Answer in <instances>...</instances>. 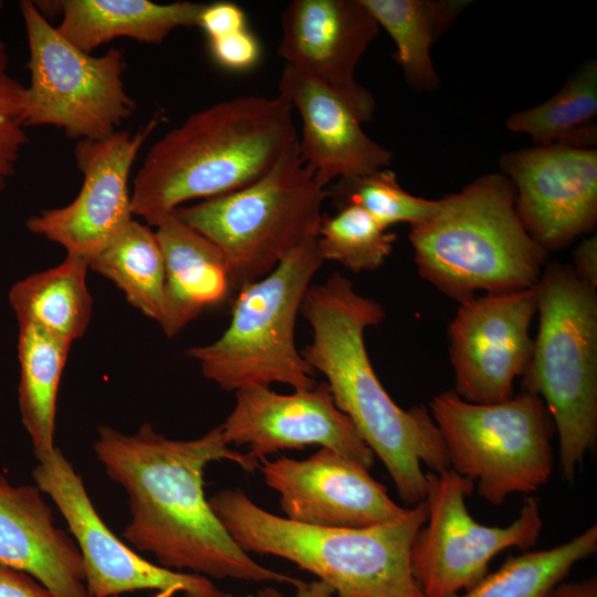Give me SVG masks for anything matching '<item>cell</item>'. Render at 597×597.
I'll use <instances>...</instances> for the list:
<instances>
[{
	"mask_svg": "<svg viewBox=\"0 0 597 597\" xmlns=\"http://www.w3.org/2000/svg\"><path fill=\"white\" fill-rule=\"evenodd\" d=\"M93 449L108 478L128 496L130 522L124 538L153 554L160 566L217 579L297 583L244 552L206 498L209 463L227 460L245 472L260 467L248 452L230 448L221 426L191 440L169 439L148 422L133 434L102 426Z\"/></svg>",
	"mask_w": 597,
	"mask_h": 597,
	"instance_id": "cell-1",
	"label": "cell"
},
{
	"mask_svg": "<svg viewBox=\"0 0 597 597\" xmlns=\"http://www.w3.org/2000/svg\"><path fill=\"white\" fill-rule=\"evenodd\" d=\"M301 314L312 328L302 357L325 376L336 407L381 460L400 499L410 506L425 501L422 465L438 472L450 468L449 460L430 410L399 407L371 365L365 331L383 322L384 307L335 272L308 287Z\"/></svg>",
	"mask_w": 597,
	"mask_h": 597,
	"instance_id": "cell-2",
	"label": "cell"
},
{
	"mask_svg": "<svg viewBox=\"0 0 597 597\" xmlns=\"http://www.w3.org/2000/svg\"><path fill=\"white\" fill-rule=\"evenodd\" d=\"M280 94L218 102L187 117L148 150L132 187L133 214L156 226L182 203L239 190L298 142Z\"/></svg>",
	"mask_w": 597,
	"mask_h": 597,
	"instance_id": "cell-3",
	"label": "cell"
},
{
	"mask_svg": "<svg viewBox=\"0 0 597 597\" xmlns=\"http://www.w3.org/2000/svg\"><path fill=\"white\" fill-rule=\"evenodd\" d=\"M209 503L244 552L287 559L331 586L337 597L422 594L411 574L410 551L427 520L425 501L398 520L362 528L298 523L260 507L241 489L217 492Z\"/></svg>",
	"mask_w": 597,
	"mask_h": 597,
	"instance_id": "cell-4",
	"label": "cell"
},
{
	"mask_svg": "<svg viewBox=\"0 0 597 597\" xmlns=\"http://www.w3.org/2000/svg\"><path fill=\"white\" fill-rule=\"evenodd\" d=\"M515 189L503 174H488L439 199L434 212L411 226L419 275L459 304L485 294L532 289L548 252L524 229Z\"/></svg>",
	"mask_w": 597,
	"mask_h": 597,
	"instance_id": "cell-5",
	"label": "cell"
},
{
	"mask_svg": "<svg viewBox=\"0 0 597 597\" xmlns=\"http://www.w3.org/2000/svg\"><path fill=\"white\" fill-rule=\"evenodd\" d=\"M534 290L540 320L524 391L546 406L563 478L573 482L597 442V289L569 263L548 261Z\"/></svg>",
	"mask_w": 597,
	"mask_h": 597,
	"instance_id": "cell-6",
	"label": "cell"
},
{
	"mask_svg": "<svg viewBox=\"0 0 597 597\" xmlns=\"http://www.w3.org/2000/svg\"><path fill=\"white\" fill-rule=\"evenodd\" d=\"M297 144L247 187L174 211L222 252L232 291L262 279L318 235L329 193L315 180Z\"/></svg>",
	"mask_w": 597,
	"mask_h": 597,
	"instance_id": "cell-7",
	"label": "cell"
},
{
	"mask_svg": "<svg viewBox=\"0 0 597 597\" xmlns=\"http://www.w3.org/2000/svg\"><path fill=\"white\" fill-rule=\"evenodd\" d=\"M323 263L314 237L269 274L239 290L221 336L187 350L203 376L228 391L273 383L294 390L313 388L315 370L297 349L294 329L304 296Z\"/></svg>",
	"mask_w": 597,
	"mask_h": 597,
	"instance_id": "cell-8",
	"label": "cell"
},
{
	"mask_svg": "<svg viewBox=\"0 0 597 597\" xmlns=\"http://www.w3.org/2000/svg\"><path fill=\"white\" fill-rule=\"evenodd\" d=\"M449 467L476 483L492 505L531 494L549 480L555 427L543 400L523 391L495 404H473L447 390L429 406Z\"/></svg>",
	"mask_w": 597,
	"mask_h": 597,
	"instance_id": "cell-9",
	"label": "cell"
},
{
	"mask_svg": "<svg viewBox=\"0 0 597 597\" xmlns=\"http://www.w3.org/2000/svg\"><path fill=\"white\" fill-rule=\"evenodd\" d=\"M30 84L25 86L24 126H54L73 139L96 140L117 132L136 108L127 94L122 51L86 53L53 27L35 6L22 1Z\"/></svg>",
	"mask_w": 597,
	"mask_h": 597,
	"instance_id": "cell-10",
	"label": "cell"
},
{
	"mask_svg": "<svg viewBox=\"0 0 597 597\" xmlns=\"http://www.w3.org/2000/svg\"><path fill=\"white\" fill-rule=\"evenodd\" d=\"M474 484L448 468L426 473L427 520L410 551L412 577L425 597H457L482 580L501 552L535 546L543 528L540 504L526 496L506 526L479 523L465 499Z\"/></svg>",
	"mask_w": 597,
	"mask_h": 597,
	"instance_id": "cell-11",
	"label": "cell"
},
{
	"mask_svg": "<svg viewBox=\"0 0 597 597\" xmlns=\"http://www.w3.org/2000/svg\"><path fill=\"white\" fill-rule=\"evenodd\" d=\"M36 488L55 504L81 554L90 597H115L149 589L184 597H231L208 577L154 564L118 538L98 515L81 475L55 447L35 454Z\"/></svg>",
	"mask_w": 597,
	"mask_h": 597,
	"instance_id": "cell-12",
	"label": "cell"
},
{
	"mask_svg": "<svg viewBox=\"0 0 597 597\" xmlns=\"http://www.w3.org/2000/svg\"><path fill=\"white\" fill-rule=\"evenodd\" d=\"M537 312L534 287L474 296L459 304L449 325L455 394L473 404L514 396L534 347L530 328Z\"/></svg>",
	"mask_w": 597,
	"mask_h": 597,
	"instance_id": "cell-13",
	"label": "cell"
},
{
	"mask_svg": "<svg viewBox=\"0 0 597 597\" xmlns=\"http://www.w3.org/2000/svg\"><path fill=\"white\" fill-rule=\"evenodd\" d=\"M157 124L156 117L136 133L117 130L103 139L78 140L74 158L83 181L77 196L64 207L30 217L27 228L66 254L90 260L133 219L129 175Z\"/></svg>",
	"mask_w": 597,
	"mask_h": 597,
	"instance_id": "cell-14",
	"label": "cell"
},
{
	"mask_svg": "<svg viewBox=\"0 0 597 597\" xmlns=\"http://www.w3.org/2000/svg\"><path fill=\"white\" fill-rule=\"evenodd\" d=\"M517 216L547 252L569 245L597 222V149L535 145L504 154Z\"/></svg>",
	"mask_w": 597,
	"mask_h": 597,
	"instance_id": "cell-15",
	"label": "cell"
},
{
	"mask_svg": "<svg viewBox=\"0 0 597 597\" xmlns=\"http://www.w3.org/2000/svg\"><path fill=\"white\" fill-rule=\"evenodd\" d=\"M220 426L229 446H247L258 462L282 450L318 446L368 470L374 464L373 451L336 407L326 383L292 394H279L266 386L240 389Z\"/></svg>",
	"mask_w": 597,
	"mask_h": 597,
	"instance_id": "cell-16",
	"label": "cell"
},
{
	"mask_svg": "<svg viewBox=\"0 0 597 597\" xmlns=\"http://www.w3.org/2000/svg\"><path fill=\"white\" fill-rule=\"evenodd\" d=\"M279 55L318 81L352 109L373 119L376 101L360 85L356 67L380 28L362 0H294L281 18Z\"/></svg>",
	"mask_w": 597,
	"mask_h": 597,
	"instance_id": "cell-17",
	"label": "cell"
},
{
	"mask_svg": "<svg viewBox=\"0 0 597 597\" xmlns=\"http://www.w3.org/2000/svg\"><path fill=\"white\" fill-rule=\"evenodd\" d=\"M265 484L280 496L284 517L310 525L362 528L392 522L408 507L362 464L320 448L305 460H262Z\"/></svg>",
	"mask_w": 597,
	"mask_h": 597,
	"instance_id": "cell-18",
	"label": "cell"
},
{
	"mask_svg": "<svg viewBox=\"0 0 597 597\" xmlns=\"http://www.w3.org/2000/svg\"><path fill=\"white\" fill-rule=\"evenodd\" d=\"M279 94L302 121L301 156L322 187L334 180L387 168L392 151L370 138L362 123L332 90L285 64Z\"/></svg>",
	"mask_w": 597,
	"mask_h": 597,
	"instance_id": "cell-19",
	"label": "cell"
},
{
	"mask_svg": "<svg viewBox=\"0 0 597 597\" xmlns=\"http://www.w3.org/2000/svg\"><path fill=\"white\" fill-rule=\"evenodd\" d=\"M0 566L24 572L55 597H90L78 548L42 492L0 474Z\"/></svg>",
	"mask_w": 597,
	"mask_h": 597,
	"instance_id": "cell-20",
	"label": "cell"
},
{
	"mask_svg": "<svg viewBox=\"0 0 597 597\" xmlns=\"http://www.w3.org/2000/svg\"><path fill=\"white\" fill-rule=\"evenodd\" d=\"M155 228L165 264L158 324L167 337H172L205 310L229 296L231 277L222 252L174 212Z\"/></svg>",
	"mask_w": 597,
	"mask_h": 597,
	"instance_id": "cell-21",
	"label": "cell"
},
{
	"mask_svg": "<svg viewBox=\"0 0 597 597\" xmlns=\"http://www.w3.org/2000/svg\"><path fill=\"white\" fill-rule=\"evenodd\" d=\"M59 32L80 50L91 53L115 38L158 44L177 28L199 27L206 3L148 0H64Z\"/></svg>",
	"mask_w": 597,
	"mask_h": 597,
	"instance_id": "cell-22",
	"label": "cell"
},
{
	"mask_svg": "<svg viewBox=\"0 0 597 597\" xmlns=\"http://www.w3.org/2000/svg\"><path fill=\"white\" fill-rule=\"evenodd\" d=\"M88 270V260L66 254L59 265L17 282L9 301L19 324H32L71 343L82 337L93 311Z\"/></svg>",
	"mask_w": 597,
	"mask_h": 597,
	"instance_id": "cell-23",
	"label": "cell"
},
{
	"mask_svg": "<svg viewBox=\"0 0 597 597\" xmlns=\"http://www.w3.org/2000/svg\"><path fill=\"white\" fill-rule=\"evenodd\" d=\"M379 28L395 43L394 60L407 83L419 92L432 91L439 83L430 49L462 11L468 0H362Z\"/></svg>",
	"mask_w": 597,
	"mask_h": 597,
	"instance_id": "cell-24",
	"label": "cell"
},
{
	"mask_svg": "<svg viewBox=\"0 0 597 597\" xmlns=\"http://www.w3.org/2000/svg\"><path fill=\"white\" fill-rule=\"evenodd\" d=\"M71 344L32 324H19V408L34 454L56 447V401Z\"/></svg>",
	"mask_w": 597,
	"mask_h": 597,
	"instance_id": "cell-25",
	"label": "cell"
},
{
	"mask_svg": "<svg viewBox=\"0 0 597 597\" xmlns=\"http://www.w3.org/2000/svg\"><path fill=\"white\" fill-rule=\"evenodd\" d=\"M597 62L589 60L545 102L513 113L506 127L535 145L596 148Z\"/></svg>",
	"mask_w": 597,
	"mask_h": 597,
	"instance_id": "cell-26",
	"label": "cell"
},
{
	"mask_svg": "<svg viewBox=\"0 0 597 597\" xmlns=\"http://www.w3.org/2000/svg\"><path fill=\"white\" fill-rule=\"evenodd\" d=\"M88 266L112 281L132 306L159 322L165 264L158 239L149 226L132 219L88 260Z\"/></svg>",
	"mask_w": 597,
	"mask_h": 597,
	"instance_id": "cell-27",
	"label": "cell"
},
{
	"mask_svg": "<svg viewBox=\"0 0 597 597\" xmlns=\"http://www.w3.org/2000/svg\"><path fill=\"white\" fill-rule=\"evenodd\" d=\"M597 552V525L551 548L509 557L494 573L457 597H546L570 569Z\"/></svg>",
	"mask_w": 597,
	"mask_h": 597,
	"instance_id": "cell-28",
	"label": "cell"
},
{
	"mask_svg": "<svg viewBox=\"0 0 597 597\" xmlns=\"http://www.w3.org/2000/svg\"><path fill=\"white\" fill-rule=\"evenodd\" d=\"M396 239L364 209L345 206L336 214L323 217L317 248L324 261H335L358 273L380 268Z\"/></svg>",
	"mask_w": 597,
	"mask_h": 597,
	"instance_id": "cell-29",
	"label": "cell"
},
{
	"mask_svg": "<svg viewBox=\"0 0 597 597\" xmlns=\"http://www.w3.org/2000/svg\"><path fill=\"white\" fill-rule=\"evenodd\" d=\"M327 191L338 209L357 206L385 229L400 222L417 224L430 217L439 205V199L409 193L388 168L365 176L338 179Z\"/></svg>",
	"mask_w": 597,
	"mask_h": 597,
	"instance_id": "cell-30",
	"label": "cell"
},
{
	"mask_svg": "<svg viewBox=\"0 0 597 597\" xmlns=\"http://www.w3.org/2000/svg\"><path fill=\"white\" fill-rule=\"evenodd\" d=\"M25 86L9 71V55L0 35V190L14 175L28 143L24 126Z\"/></svg>",
	"mask_w": 597,
	"mask_h": 597,
	"instance_id": "cell-31",
	"label": "cell"
},
{
	"mask_svg": "<svg viewBox=\"0 0 597 597\" xmlns=\"http://www.w3.org/2000/svg\"><path fill=\"white\" fill-rule=\"evenodd\" d=\"M210 52L216 62L231 71L253 67L261 56L258 39L245 28L219 38L209 39Z\"/></svg>",
	"mask_w": 597,
	"mask_h": 597,
	"instance_id": "cell-32",
	"label": "cell"
},
{
	"mask_svg": "<svg viewBox=\"0 0 597 597\" xmlns=\"http://www.w3.org/2000/svg\"><path fill=\"white\" fill-rule=\"evenodd\" d=\"M199 28L209 39L219 38L245 29V13L238 4L229 1L206 4L200 15Z\"/></svg>",
	"mask_w": 597,
	"mask_h": 597,
	"instance_id": "cell-33",
	"label": "cell"
},
{
	"mask_svg": "<svg viewBox=\"0 0 597 597\" xmlns=\"http://www.w3.org/2000/svg\"><path fill=\"white\" fill-rule=\"evenodd\" d=\"M0 597H55L29 574L0 566Z\"/></svg>",
	"mask_w": 597,
	"mask_h": 597,
	"instance_id": "cell-34",
	"label": "cell"
},
{
	"mask_svg": "<svg viewBox=\"0 0 597 597\" xmlns=\"http://www.w3.org/2000/svg\"><path fill=\"white\" fill-rule=\"evenodd\" d=\"M578 280L597 289V235H589L580 241L573 252L569 263Z\"/></svg>",
	"mask_w": 597,
	"mask_h": 597,
	"instance_id": "cell-35",
	"label": "cell"
},
{
	"mask_svg": "<svg viewBox=\"0 0 597 597\" xmlns=\"http://www.w3.org/2000/svg\"><path fill=\"white\" fill-rule=\"evenodd\" d=\"M546 597H597V578L593 576L577 582H562Z\"/></svg>",
	"mask_w": 597,
	"mask_h": 597,
	"instance_id": "cell-36",
	"label": "cell"
},
{
	"mask_svg": "<svg viewBox=\"0 0 597 597\" xmlns=\"http://www.w3.org/2000/svg\"><path fill=\"white\" fill-rule=\"evenodd\" d=\"M293 586L294 593L289 597H337L334 589L320 579L313 582L298 579Z\"/></svg>",
	"mask_w": 597,
	"mask_h": 597,
	"instance_id": "cell-37",
	"label": "cell"
},
{
	"mask_svg": "<svg viewBox=\"0 0 597 597\" xmlns=\"http://www.w3.org/2000/svg\"><path fill=\"white\" fill-rule=\"evenodd\" d=\"M253 597H286L276 588L266 586L263 589L259 590Z\"/></svg>",
	"mask_w": 597,
	"mask_h": 597,
	"instance_id": "cell-38",
	"label": "cell"
},
{
	"mask_svg": "<svg viewBox=\"0 0 597 597\" xmlns=\"http://www.w3.org/2000/svg\"><path fill=\"white\" fill-rule=\"evenodd\" d=\"M175 595H176L175 591L161 590V591H155L154 594H151L148 597H174ZM115 597H119V596H115Z\"/></svg>",
	"mask_w": 597,
	"mask_h": 597,
	"instance_id": "cell-39",
	"label": "cell"
},
{
	"mask_svg": "<svg viewBox=\"0 0 597 597\" xmlns=\"http://www.w3.org/2000/svg\"><path fill=\"white\" fill-rule=\"evenodd\" d=\"M411 597H425V596L421 594V595L411 596Z\"/></svg>",
	"mask_w": 597,
	"mask_h": 597,
	"instance_id": "cell-40",
	"label": "cell"
}]
</instances>
